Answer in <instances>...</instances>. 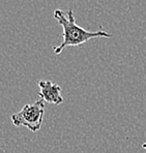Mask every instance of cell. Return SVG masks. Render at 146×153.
Listing matches in <instances>:
<instances>
[{
	"mask_svg": "<svg viewBox=\"0 0 146 153\" xmlns=\"http://www.w3.org/2000/svg\"><path fill=\"white\" fill-rule=\"evenodd\" d=\"M39 97L44 102L53 103V105H61L64 102V98L61 95V87L58 84L51 81H39Z\"/></svg>",
	"mask_w": 146,
	"mask_h": 153,
	"instance_id": "3957f363",
	"label": "cell"
},
{
	"mask_svg": "<svg viewBox=\"0 0 146 153\" xmlns=\"http://www.w3.org/2000/svg\"><path fill=\"white\" fill-rule=\"evenodd\" d=\"M142 147H143V149H144V150H146V143H144V144H143V145H142Z\"/></svg>",
	"mask_w": 146,
	"mask_h": 153,
	"instance_id": "277c9868",
	"label": "cell"
},
{
	"mask_svg": "<svg viewBox=\"0 0 146 153\" xmlns=\"http://www.w3.org/2000/svg\"><path fill=\"white\" fill-rule=\"evenodd\" d=\"M44 115L45 102L39 98L32 103H27L17 113L12 114L10 119L16 127H26L32 132H36L42 125Z\"/></svg>",
	"mask_w": 146,
	"mask_h": 153,
	"instance_id": "7a4b0ae2",
	"label": "cell"
},
{
	"mask_svg": "<svg viewBox=\"0 0 146 153\" xmlns=\"http://www.w3.org/2000/svg\"><path fill=\"white\" fill-rule=\"evenodd\" d=\"M53 17L63 29V42L57 47H54L53 51L56 55H59L66 47L82 46L92 38L98 37H112V34L107 31L100 29L98 31H88L82 27L78 26L75 21L73 10H69L64 13L61 10H55Z\"/></svg>",
	"mask_w": 146,
	"mask_h": 153,
	"instance_id": "6da1fadb",
	"label": "cell"
}]
</instances>
